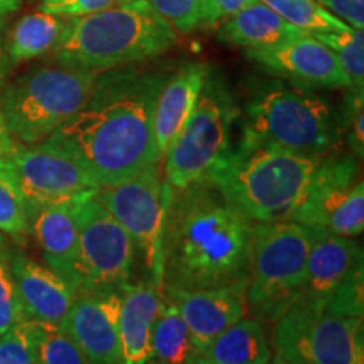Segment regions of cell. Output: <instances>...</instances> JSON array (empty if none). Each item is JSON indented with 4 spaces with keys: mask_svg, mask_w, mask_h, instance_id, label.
I'll use <instances>...</instances> for the list:
<instances>
[{
    "mask_svg": "<svg viewBox=\"0 0 364 364\" xmlns=\"http://www.w3.org/2000/svg\"><path fill=\"white\" fill-rule=\"evenodd\" d=\"M314 228L297 221L253 223L247 285L248 312L275 322L294 306L306 273Z\"/></svg>",
    "mask_w": 364,
    "mask_h": 364,
    "instance_id": "cell-7",
    "label": "cell"
},
{
    "mask_svg": "<svg viewBox=\"0 0 364 364\" xmlns=\"http://www.w3.org/2000/svg\"><path fill=\"white\" fill-rule=\"evenodd\" d=\"M361 255L363 247L354 238L314 228L306 273L295 304L324 309L336 287Z\"/></svg>",
    "mask_w": 364,
    "mask_h": 364,
    "instance_id": "cell-17",
    "label": "cell"
},
{
    "mask_svg": "<svg viewBox=\"0 0 364 364\" xmlns=\"http://www.w3.org/2000/svg\"><path fill=\"white\" fill-rule=\"evenodd\" d=\"M167 73L135 65L102 71L85 107L46 139L75 159L100 188L159 164L154 110Z\"/></svg>",
    "mask_w": 364,
    "mask_h": 364,
    "instance_id": "cell-1",
    "label": "cell"
},
{
    "mask_svg": "<svg viewBox=\"0 0 364 364\" xmlns=\"http://www.w3.org/2000/svg\"><path fill=\"white\" fill-rule=\"evenodd\" d=\"M177 34H191L201 24V0H147Z\"/></svg>",
    "mask_w": 364,
    "mask_h": 364,
    "instance_id": "cell-33",
    "label": "cell"
},
{
    "mask_svg": "<svg viewBox=\"0 0 364 364\" xmlns=\"http://www.w3.org/2000/svg\"><path fill=\"white\" fill-rule=\"evenodd\" d=\"M169 186L162 164H152L139 174L110 188H100L95 199L107 209L134 241L145 279L162 290V231Z\"/></svg>",
    "mask_w": 364,
    "mask_h": 364,
    "instance_id": "cell-11",
    "label": "cell"
},
{
    "mask_svg": "<svg viewBox=\"0 0 364 364\" xmlns=\"http://www.w3.org/2000/svg\"><path fill=\"white\" fill-rule=\"evenodd\" d=\"M317 2L353 29H364V0H317Z\"/></svg>",
    "mask_w": 364,
    "mask_h": 364,
    "instance_id": "cell-38",
    "label": "cell"
},
{
    "mask_svg": "<svg viewBox=\"0 0 364 364\" xmlns=\"http://www.w3.org/2000/svg\"><path fill=\"white\" fill-rule=\"evenodd\" d=\"M124 2H129V0H43L39 11L63 17H81L107 11Z\"/></svg>",
    "mask_w": 364,
    "mask_h": 364,
    "instance_id": "cell-35",
    "label": "cell"
},
{
    "mask_svg": "<svg viewBox=\"0 0 364 364\" xmlns=\"http://www.w3.org/2000/svg\"><path fill=\"white\" fill-rule=\"evenodd\" d=\"M17 145V140L14 139V135L9 130V127L4 120L2 112H0V157L7 156L9 152H12L14 147Z\"/></svg>",
    "mask_w": 364,
    "mask_h": 364,
    "instance_id": "cell-39",
    "label": "cell"
},
{
    "mask_svg": "<svg viewBox=\"0 0 364 364\" xmlns=\"http://www.w3.org/2000/svg\"><path fill=\"white\" fill-rule=\"evenodd\" d=\"M199 356L184 318L174 304L164 299L152 329L149 364H194Z\"/></svg>",
    "mask_w": 364,
    "mask_h": 364,
    "instance_id": "cell-25",
    "label": "cell"
},
{
    "mask_svg": "<svg viewBox=\"0 0 364 364\" xmlns=\"http://www.w3.org/2000/svg\"><path fill=\"white\" fill-rule=\"evenodd\" d=\"M179 34L149 6L129 0L107 11L68 17L51 59L90 71L140 65L174 48Z\"/></svg>",
    "mask_w": 364,
    "mask_h": 364,
    "instance_id": "cell-4",
    "label": "cell"
},
{
    "mask_svg": "<svg viewBox=\"0 0 364 364\" xmlns=\"http://www.w3.org/2000/svg\"><path fill=\"white\" fill-rule=\"evenodd\" d=\"M100 73L51 63L29 68L0 88V112L17 142H44L88 102Z\"/></svg>",
    "mask_w": 364,
    "mask_h": 364,
    "instance_id": "cell-6",
    "label": "cell"
},
{
    "mask_svg": "<svg viewBox=\"0 0 364 364\" xmlns=\"http://www.w3.org/2000/svg\"><path fill=\"white\" fill-rule=\"evenodd\" d=\"M272 7L282 19L306 34L317 33H344L353 27L338 19L317 0H262Z\"/></svg>",
    "mask_w": 364,
    "mask_h": 364,
    "instance_id": "cell-26",
    "label": "cell"
},
{
    "mask_svg": "<svg viewBox=\"0 0 364 364\" xmlns=\"http://www.w3.org/2000/svg\"><path fill=\"white\" fill-rule=\"evenodd\" d=\"M241 115V129L300 156L324 159L344 144L339 113L327 100L277 78L253 83Z\"/></svg>",
    "mask_w": 364,
    "mask_h": 364,
    "instance_id": "cell-5",
    "label": "cell"
},
{
    "mask_svg": "<svg viewBox=\"0 0 364 364\" xmlns=\"http://www.w3.org/2000/svg\"><path fill=\"white\" fill-rule=\"evenodd\" d=\"M343 140L354 157H364V88H346L343 110L339 113Z\"/></svg>",
    "mask_w": 364,
    "mask_h": 364,
    "instance_id": "cell-31",
    "label": "cell"
},
{
    "mask_svg": "<svg viewBox=\"0 0 364 364\" xmlns=\"http://www.w3.org/2000/svg\"><path fill=\"white\" fill-rule=\"evenodd\" d=\"M120 292L78 295L61 329L75 341L88 364H122Z\"/></svg>",
    "mask_w": 364,
    "mask_h": 364,
    "instance_id": "cell-16",
    "label": "cell"
},
{
    "mask_svg": "<svg viewBox=\"0 0 364 364\" xmlns=\"http://www.w3.org/2000/svg\"><path fill=\"white\" fill-rule=\"evenodd\" d=\"M86 199H70V201L48 204L36 209L29 216V235L38 243L46 265L66 282L71 275L76 245H78L80 213Z\"/></svg>",
    "mask_w": 364,
    "mask_h": 364,
    "instance_id": "cell-20",
    "label": "cell"
},
{
    "mask_svg": "<svg viewBox=\"0 0 364 364\" xmlns=\"http://www.w3.org/2000/svg\"><path fill=\"white\" fill-rule=\"evenodd\" d=\"M2 161L24 198L29 216L48 204L91 198L100 189L75 159L46 140L36 145L17 142Z\"/></svg>",
    "mask_w": 364,
    "mask_h": 364,
    "instance_id": "cell-13",
    "label": "cell"
},
{
    "mask_svg": "<svg viewBox=\"0 0 364 364\" xmlns=\"http://www.w3.org/2000/svg\"><path fill=\"white\" fill-rule=\"evenodd\" d=\"M0 364H38L29 321L0 336Z\"/></svg>",
    "mask_w": 364,
    "mask_h": 364,
    "instance_id": "cell-34",
    "label": "cell"
},
{
    "mask_svg": "<svg viewBox=\"0 0 364 364\" xmlns=\"http://www.w3.org/2000/svg\"><path fill=\"white\" fill-rule=\"evenodd\" d=\"M66 22L68 17L39 9L21 17L12 31H9L7 38V51L12 66L16 68L22 63L51 54L65 33Z\"/></svg>",
    "mask_w": 364,
    "mask_h": 364,
    "instance_id": "cell-24",
    "label": "cell"
},
{
    "mask_svg": "<svg viewBox=\"0 0 364 364\" xmlns=\"http://www.w3.org/2000/svg\"><path fill=\"white\" fill-rule=\"evenodd\" d=\"M194 364H213V363H209L208 359L204 358V356H199V358H198V361H196Z\"/></svg>",
    "mask_w": 364,
    "mask_h": 364,
    "instance_id": "cell-42",
    "label": "cell"
},
{
    "mask_svg": "<svg viewBox=\"0 0 364 364\" xmlns=\"http://www.w3.org/2000/svg\"><path fill=\"white\" fill-rule=\"evenodd\" d=\"M0 233L16 243L29 238V211L16 181L0 157Z\"/></svg>",
    "mask_w": 364,
    "mask_h": 364,
    "instance_id": "cell-27",
    "label": "cell"
},
{
    "mask_svg": "<svg viewBox=\"0 0 364 364\" xmlns=\"http://www.w3.org/2000/svg\"><path fill=\"white\" fill-rule=\"evenodd\" d=\"M255 0H201V24L203 29L220 27L226 19L238 14Z\"/></svg>",
    "mask_w": 364,
    "mask_h": 364,
    "instance_id": "cell-36",
    "label": "cell"
},
{
    "mask_svg": "<svg viewBox=\"0 0 364 364\" xmlns=\"http://www.w3.org/2000/svg\"><path fill=\"white\" fill-rule=\"evenodd\" d=\"M267 364H287V363L279 356V354H275V356H272V359Z\"/></svg>",
    "mask_w": 364,
    "mask_h": 364,
    "instance_id": "cell-41",
    "label": "cell"
},
{
    "mask_svg": "<svg viewBox=\"0 0 364 364\" xmlns=\"http://www.w3.org/2000/svg\"><path fill=\"white\" fill-rule=\"evenodd\" d=\"M136 252L134 241L97 199H86L80 213V233L68 285L76 297L120 292L132 282Z\"/></svg>",
    "mask_w": 364,
    "mask_h": 364,
    "instance_id": "cell-9",
    "label": "cell"
},
{
    "mask_svg": "<svg viewBox=\"0 0 364 364\" xmlns=\"http://www.w3.org/2000/svg\"><path fill=\"white\" fill-rule=\"evenodd\" d=\"M11 252L0 255V336L26 321L16 280L11 272Z\"/></svg>",
    "mask_w": 364,
    "mask_h": 364,
    "instance_id": "cell-32",
    "label": "cell"
},
{
    "mask_svg": "<svg viewBox=\"0 0 364 364\" xmlns=\"http://www.w3.org/2000/svg\"><path fill=\"white\" fill-rule=\"evenodd\" d=\"M11 272L26 321L61 326L76 299L68 282L22 252H11Z\"/></svg>",
    "mask_w": 364,
    "mask_h": 364,
    "instance_id": "cell-18",
    "label": "cell"
},
{
    "mask_svg": "<svg viewBox=\"0 0 364 364\" xmlns=\"http://www.w3.org/2000/svg\"><path fill=\"white\" fill-rule=\"evenodd\" d=\"M326 312L341 317H364V260L363 255L353 263L341 284L327 300Z\"/></svg>",
    "mask_w": 364,
    "mask_h": 364,
    "instance_id": "cell-30",
    "label": "cell"
},
{
    "mask_svg": "<svg viewBox=\"0 0 364 364\" xmlns=\"http://www.w3.org/2000/svg\"><path fill=\"white\" fill-rule=\"evenodd\" d=\"M247 280L216 289H162L164 299L174 304L184 318L198 351L203 353L218 336L248 314Z\"/></svg>",
    "mask_w": 364,
    "mask_h": 364,
    "instance_id": "cell-15",
    "label": "cell"
},
{
    "mask_svg": "<svg viewBox=\"0 0 364 364\" xmlns=\"http://www.w3.org/2000/svg\"><path fill=\"white\" fill-rule=\"evenodd\" d=\"M9 252H11V248L7 247V236H4L2 233H0V255L9 253Z\"/></svg>",
    "mask_w": 364,
    "mask_h": 364,
    "instance_id": "cell-40",
    "label": "cell"
},
{
    "mask_svg": "<svg viewBox=\"0 0 364 364\" xmlns=\"http://www.w3.org/2000/svg\"><path fill=\"white\" fill-rule=\"evenodd\" d=\"M247 58L273 78L307 90H346L351 86L339 59L312 34L268 48L247 49Z\"/></svg>",
    "mask_w": 364,
    "mask_h": 364,
    "instance_id": "cell-14",
    "label": "cell"
},
{
    "mask_svg": "<svg viewBox=\"0 0 364 364\" xmlns=\"http://www.w3.org/2000/svg\"><path fill=\"white\" fill-rule=\"evenodd\" d=\"M21 2L22 0H0V88L6 85L9 76H11V71L14 70L7 51V19L12 12L19 9Z\"/></svg>",
    "mask_w": 364,
    "mask_h": 364,
    "instance_id": "cell-37",
    "label": "cell"
},
{
    "mask_svg": "<svg viewBox=\"0 0 364 364\" xmlns=\"http://www.w3.org/2000/svg\"><path fill=\"white\" fill-rule=\"evenodd\" d=\"M203 356L213 364H267L273 353L262 322L245 316L223 331Z\"/></svg>",
    "mask_w": 364,
    "mask_h": 364,
    "instance_id": "cell-23",
    "label": "cell"
},
{
    "mask_svg": "<svg viewBox=\"0 0 364 364\" xmlns=\"http://www.w3.org/2000/svg\"><path fill=\"white\" fill-rule=\"evenodd\" d=\"M38 364H88L83 353L59 326L29 321Z\"/></svg>",
    "mask_w": 364,
    "mask_h": 364,
    "instance_id": "cell-28",
    "label": "cell"
},
{
    "mask_svg": "<svg viewBox=\"0 0 364 364\" xmlns=\"http://www.w3.org/2000/svg\"><path fill=\"white\" fill-rule=\"evenodd\" d=\"M209 71L208 63H188L164 81L154 110V139L161 162L189 120Z\"/></svg>",
    "mask_w": 364,
    "mask_h": 364,
    "instance_id": "cell-19",
    "label": "cell"
},
{
    "mask_svg": "<svg viewBox=\"0 0 364 364\" xmlns=\"http://www.w3.org/2000/svg\"><path fill=\"white\" fill-rule=\"evenodd\" d=\"M162 302L161 287L147 279L129 282L120 290L122 364L150 363V339Z\"/></svg>",
    "mask_w": 364,
    "mask_h": 364,
    "instance_id": "cell-21",
    "label": "cell"
},
{
    "mask_svg": "<svg viewBox=\"0 0 364 364\" xmlns=\"http://www.w3.org/2000/svg\"><path fill=\"white\" fill-rule=\"evenodd\" d=\"M304 34L306 33L282 19L265 2L255 0L223 22L218 31V39L245 49H258L300 38Z\"/></svg>",
    "mask_w": 364,
    "mask_h": 364,
    "instance_id": "cell-22",
    "label": "cell"
},
{
    "mask_svg": "<svg viewBox=\"0 0 364 364\" xmlns=\"http://www.w3.org/2000/svg\"><path fill=\"white\" fill-rule=\"evenodd\" d=\"M241 108L220 70L211 68L189 120L162 159L169 188L182 189L204 179L233 147Z\"/></svg>",
    "mask_w": 364,
    "mask_h": 364,
    "instance_id": "cell-8",
    "label": "cell"
},
{
    "mask_svg": "<svg viewBox=\"0 0 364 364\" xmlns=\"http://www.w3.org/2000/svg\"><path fill=\"white\" fill-rule=\"evenodd\" d=\"M321 159L300 156L241 129L208 179L252 223L290 220Z\"/></svg>",
    "mask_w": 364,
    "mask_h": 364,
    "instance_id": "cell-3",
    "label": "cell"
},
{
    "mask_svg": "<svg viewBox=\"0 0 364 364\" xmlns=\"http://www.w3.org/2000/svg\"><path fill=\"white\" fill-rule=\"evenodd\" d=\"M273 324L275 354L287 364H364L363 318L294 304Z\"/></svg>",
    "mask_w": 364,
    "mask_h": 364,
    "instance_id": "cell-10",
    "label": "cell"
},
{
    "mask_svg": "<svg viewBox=\"0 0 364 364\" xmlns=\"http://www.w3.org/2000/svg\"><path fill=\"white\" fill-rule=\"evenodd\" d=\"M312 36L336 54L353 88H364V29H351L344 33H317Z\"/></svg>",
    "mask_w": 364,
    "mask_h": 364,
    "instance_id": "cell-29",
    "label": "cell"
},
{
    "mask_svg": "<svg viewBox=\"0 0 364 364\" xmlns=\"http://www.w3.org/2000/svg\"><path fill=\"white\" fill-rule=\"evenodd\" d=\"M290 221L348 238L361 236L364 230L361 161L353 154L343 152L321 159Z\"/></svg>",
    "mask_w": 364,
    "mask_h": 364,
    "instance_id": "cell-12",
    "label": "cell"
},
{
    "mask_svg": "<svg viewBox=\"0 0 364 364\" xmlns=\"http://www.w3.org/2000/svg\"><path fill=\"white\" fill-rule=\"evenodd\" d=\"M252 226L208 177L188 188H169L162 231V289H216L247 280Z\"/></svg>",
    "mask_w": 364,
    "mask_h": 364,
    "instance_id": "cell-2",
    "label": "cell"
}]
</instances>
